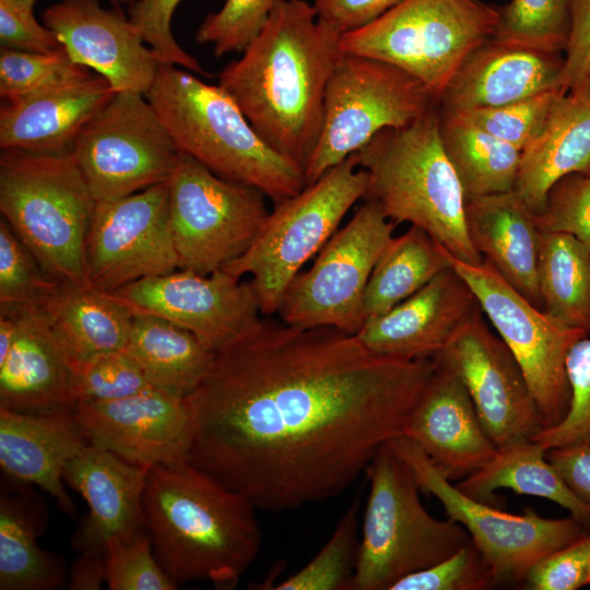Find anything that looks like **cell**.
Listing matches in <instances>:
<instances>
[{
    "label": "cell",
    "mask_w": 590,
    "mask_h": 590,
    "mask_svg": "<svg viewBox=\"0 0 590 590\" xmlns=\"http://www.w3.org/2000/svg\"><path fill=\"white\" fill-rule=\"evenodd\" d=\"M71 154L95 200L105 201L169 180L180 152L144 94L117 92L78 134Z\"/></svg>",
    "instance_id": "obj_15"
},
{
    "label": "cell",
    "mask_w": 590,
    "mask_h": 590,
    "mask_svg": "<svg viewBox=\"0 0 590 590\" xmlns=\"http://www.w3.org/2000/svg\"><path fill=\"white\" fill-rule=\"evenodd\" d=\"M465 225L475 250L512 287L542 308L538 284L541 231L535 214L515 191L465 202Z\"/></svg>",
    "instance_id": "obj_28"
},
{
    "label": "cell",
    "mask_w": 590,
    "mask_h": 590,
    "mask_svg": "<svg viewBox=\"0 0 590 590\" xmlns=\"http://www.w3.org/2000/svg\"><path fill=\"white\" fill-rule=\"evenodd\" d=\"M341 36L307 1L279 0L241 57L217 76L259 137L303 170L321 133Z\"/></svg>",
    "instance_id": "obj_2"
},
{
    "label": "cell",
    "mask_w": 590,
    "mask_h": 590,
    "mask_svg": "<svg viewBox=\"0 0 590 590\" xmlns=\"http://www.w3.org/2000/svg\"><path fill=\"white\" fill-rule=\"evenodd\" d=\"M570 388L569 408L556 425L533 438L546 450L571 445L590 446V335L577 341L566 359Z\"/></svg>",
    "instance_id": "obj_43"
},
{
    "label": "cell",
    "mask_w": 590,
    "mask_h": 590,
    "mask_svg": "<svg viewBox=\"0 0 590 590\" xmlns=\"http://www.w3.org/2000/svg\"><path fill=\"white\" fill-rule=\"evenodd\" d=\"M34 255L0 219V306H40L59 287Z\"/></svg>",
    "instance_id": "obj_40"
},
{
    "label": "cell",
    "mask_w": 590,
    "mask_h": 590,
    "mask_svg": "<svg viewBox=\"0 0 590 590\" xmlns=\"http://www.w3.org/2000/svg\"><path fill=\"white\" fill-rule=\"evenodd\" d=\"M432 358L462 381L497 448L533 439L543 428L520 365L504 341L488 329L481 308Z\"/></svg>",
    "instance_id": "obj_17"
},
{
    "label": "cell",
    "mask_w": 590,
    "mask_h": 590,
    "mask_svg": "<svg viewBox=\"0 0 590 590\" xmlns=\"http://www.w3.org/2000/svg\"><path fill=\"white\" fill-rule=\"evenodd\" d=\"M87 442L72 409L28 413L0 408L2 472L19 485L40 487L70 515L75 506L63 486V471Z\"/></svg>",
    "instance_id": "obj_26"
},
{
    "label": "cell",
    "mask_w": 590,
    "mask_h": 590,
    "mask_svg": "<svg viewBox=\"0 0 590 590\" xmlns=\"http://www.w3.org/2000/svg\"><path fill=\"white\" fill-rule=\"evenodd\" d=\"M0 43L11 49L50 54L63 49L56 35L35 19L33 8L0 0Z\"/></svg>",
    "instance_id": "obj_50"
},
{
    "label": "cell",
    "mask_w": 590,
    "mask_h": 590,
    "mask_svg": "<svg viewBox=\"0 0 590 590\" xmlns=\"http://www.w3.org/2000/svg\"><path fill=\"white\" fill-rule=\"evenodd\" d=\"M125 352L153 387L182 398L202 382L216 354L190 331L144 314H134Z\"/></svg>",
    "instance_id": "obj_33"
},
{
    "label": "cell",
    "mask_w": 590,
    "mask_h": 590,
    "mask_svg": "<svg viewBox=\"0 0 590 590\" xmlns=\"http://www.w3.org/2000/svg\"><path fill=\"white\" fill-rule=\"evenodd\" d=\"M538 441L527 439L498 447L476 472L456 485L464 494L496 506L500 488L551 500L590 529V507L580 502L565 484Z\"/></svg>",
    "instance_id": "obj_32"
},
{
    "label": "cell",
    "mask_w": 590,
    "mask_h": 590,
    "mask_svg": "<svg viewBox=\"0 0 590 590\" xmlns=\"http://www.w3.org/2000/svg\"><path fill=\"white\" fill-rule=\"evenodd\" d=\"M73 373L74 404L118 400L155 388L125 350L78 363Z\"/></svg>",
    "instance_id": "obj_42"
},
{
    "label": "cell",
    "mask_w": 590,
    "mask_h": 590,
    "mask_svg": "<svg viewBox=\"0 0 590 590\" xmlns=\"http://www.w3.org/2000/svg\"><path fill=\"white\" fill-rule=\"evenodd\" d=\"M145 96L179 152L215 175L255 187L274 204L306 186L303 168L269 146L219 84L161 63Z\"/></svg>",
    "instance_id": "obj_4"
},
{
    "label": "cell",
    "mask_w": 590,
    "mask_h": 590,
    "mask_svg": "<svg viewBox=\"0 0 590 590\" xmlns=\"http://www.w3.org/2000/svg\"><path fill=\"white\" fill-rule=\"evenodd\" d=\"M394 227L379 205L366 199L320 249L311 268L291 283L278 311L284 323L356 334L366 322L367 283Z\"/></svg>",
    "instance_id": "obj_14"
},
{
    "label": "cell",
    "mask_w": 590,
    "mask_h": 590,
    "mask_svg": "<svg viewBox=\"0 0 590 590\" xmlns=\"http://www.w3.org/2000/svg\"><path fill=\"white\" fill-rule=\"evenodd\" d=\"M571 23L558 86L566 92L590 78V0H570Z\"/></svg>",
    "instance_id": "obj_51"
},
{
    "label": "cell",
    "mask_w": 590,
    "mask_h": 590,
    "mask_svg": "<svg viewBox=\"0 0 590 590\" xmlns=\"http://www.w3.org/2000/svg\"><path fill=\"white\" fill-rule=\"evenodd\" d=\"M497 19L498 8L480 0H404L343 34L340 45L402 69L438 103L468 57L493 36Z\"/></svg>",
    "instance_id": "obj_9"
},
{
    "label": "cell",
    "mask_w": 590,
    "mask_h": 590,
    "mask_svg": "<svg viewBox=\"0 0 590 590\" xmlns=\"http://www.w3.org/2000/svg\"><path fill=\"white\" fill-rule=\"evenodd\" d=\"M493 585L489 568L471 540L439 563L405 576L391 590H484Z\"/></svg>",
    "instance_id": "obj_46"
},
{
    "label": "cell",
    "mask_w": 590,
    "mask_h": 590,
    "mask_svg": "<svg viewBox=\"0 0 590 590\" xmlns=\"http://www.w3.org/2000/svg\"><path fill=\"white\" fill-rule=\"evenodd\" d=\"M538 284L545 312L590 335V247L571 234L541 231Z\"/></svg>",
    "instance_id": "obj_36"
},
{
    "label": "cell",
    "mask_w": 590,
    "mask_h": 590,
    "mask_svg": "<svg viewBox=\"0 0 590 590\" xmlns=\"http://www.w3.org/2000/svg\"><path fill=\"white\" fill-rule=\"evenodd\" d=\"M357 511L354 502L338 522L331 538L300 570L273 589L341 590L347 589L357 558Z\"/></svg>",
    "instance_id": "obj_39"
},
{
    "label": "cell",
    "mask_w": 590,
    "mask_h": 590,
    "mask_svg": "<svg viewBox=\"0 0 590 590\" xmlns=\"http://www.w3.org/2000/svg\"><path fill=\"white\" fill-rule=\"evenodd\" d=\"M178 269L169 222V180L97 201L85 245V282L113 293Z\"/></svg>",
    "instance_id": "obj_16"
},
{
    "label": "cell",
    "mask_w": 590,
    "mask_h": 590,
    "mask_svg": "<svg viewBox=\"0 0 590 590\" xmlns=\"http://www.w3.org/2000/svg\"><path fill=\"white\" fill-rule=\"evenodd\" d=\"M560 52L491 37L461 66L438 101L446 110L495 107L559 87Z\"/></svg>",
    "instance_id": "obj_25"
},
{
    "label": "cell",
    "mask_w": 590,
    "mask_h": 590,
    "mask_svg": "<svg viewBox=\"0 0 590 590\" xmlns=\"http://www.w3.org/2000/svg\"><path fill=\"white\" fill-rule=\"evenodd\" d=\"M150 469L91 442L67 463L64 480L88 506L71 541L76 552L105 554L111 540H130L145 529L143 493Z\"/></svg>",
    "instance_id": "obj_23"
},
{
    "label": "cell",
    "mask_w": 590,
    "mask_h": 590,
    "mask_svg": "<svg viewBox=\"0 0 590 590\" xmlns=\"http://www.w3.org/2000/svg\"><path fill=\"white\" fill-rule=\"evenodd\" d=\"M255 187L222 178L181 153L169 179V222L178 269L211 274L241 256L270 212Z\"/></svg>",
    "instance_id": "obj_12"
},
{
    "label": "cell",
    "mask_w": 590,
    "mask_h": 590,
    "mask_svg": "<svg viewBox=\"0 0 590 590\" xmlns=\"http://www.w3.org/2000/svg\"><path fill=\"white\" fill-rule=\"evenodd\" d=\"M590 172V78L555 103L540 134L521 151L514 190L540 214L563 177Z\"/></svg>",
    "instance_id": "obj_29"
},
{
    "label": "cell",
    "mask_w": 590,
    "mask_h": 590,
    "mask_svg": "<svg viewBox=\"0 0 590 590\" xmlns=\"http://www.w3.org/2000/svg\"><path fill=\"white\" fill-rule=\"evenodd\" d=\"M590 532L548 554L527 574L526 586L531 590H577L589 585Z\"/></svg>",
    "instance_id": "obj_49"
},
{
    "label": "cell",
    "mask_w": 590,
    "mask_h": 590,
    "mask_svg": "<svg viewBox=\"0 0 590 590\" xmlns=\"http://www.w3.org/2000/svg\"><path fill=\"white\" fill-rule=\"evenodd\" d=\"M93 73L74 62L67 51L30 52L0 49V95L2 101L31 96L57 86L86 79Z\"/></svg>",
    "instance_id": "obj_38"
},
{
    "label": "cell",
    "mask_w": 590,
    "mask_h": 590,
    "mask_svg": "<svg viewBox=\"0 0 590 590\" xmlns=\"http://www.w3.org/2000/svg\"><path fill=\"white\" fill-rule=\"evenodd\" d=\"M402 435L450 481L476 472L497 449L462 381L438 364L410 411Z\"/></svg>",
    "instance_id": "obj_22"
},
{
    "label": "cell",
    "mask_w": 590,
    "mask_h": 590,
    "mask_svg": "<svg viewBox=\"0 0 590 590\" xmlns=\"http://www.w3.org/2000/svg\"><path fill=\"white\" fill-rule=\"evenodd\" d=\"M367 187L368 174L353 153L297 194L274 204L251 246L222 270L237 279L250 274L260 312H278L302 267L365 198Z\"/></svg>",
    "instance_id": "obj_8"
},
{
    "label": "cell",
    "mask_w": 590,
    "mask_h": 590,
    "mask_svg": "<svg viewBox=\"0 0 590 590\" xmlns=\"http://www.w3.org/2000/svg\"><path fill=\"white\" fill-rule=\"evenodd\" d=\"M480 308L459 273L444 270L356 333L371 352L405 361L434 357Z\"/></svg>",
    "instance_id": "obj_21"
},
{
    "label": "cell",
    "mask_w": 590,
    "mask_h": 590,
    "mask_svg": "<svg viewBox=\"0 0 590 590\" xmlns=\"http://www.w3.org/2000/svg\"><path fill=\"white\" fill-rule=\"evenodd\" d=\"M369 493L347 590H391L402 578L449 557L471 541L467 530L434 518L408 463L388 445L366 471Z\"/></svg>",
    "instance_id": "obj_7"
},
{
    "label": "cell",
    "mask_w": 590,
    "mask_h": 590,
    "mask_svg": "<svg viewBox=\"0 0 590 590\" xmlns=\"http://www.w3.org/2000/svg\"><path fill=\"white\" fill-rule=\"evenodd\" d=\"M38 307L73 366L127 346L134 314L110 293L61 282Z\"/></svg>",
    "instance_id": "obj_30"
},
{
    "label": "cell",
    "mask_w": 590,
    "mask_h": 590,
    "mask_svg": "<svg viewBox=\"0 0 590 590\" xmlns=\"http://www.w3.org/2000/svg\"><path fill=\"white\" fill-rule=\"evenodd\" d=\"M439 111L440 139L465 202L514 190L521 151L475 126L459 113Z\"/></svg>",
    "instance_id": "obj_34"
},
{
    "label": "cell",
    "mask_w": 590,
    "mask_h": 590,
    "mask_svg": "<svg viewBox=\"0 0 590 590\" xmlns=\"http://www.w3.org/2000/svg\"><path fill=\"white\" fill-rule=\"evenodd\" d=\"M388 445L412 469L421 491L436 497L447 518L467 530L494 585L524 581L535 563L588 531L570 515L551 519L531 508L512 515L474 499L453 485L406 436H398Z\"/></svg>",
    "instance_id": "obj_11"
},
{
    "label": "cell",
    "mask_w": 590,
    "mask_h": 590,
    "mask_svg": "<svg viewBox=\"0 0 590 590\" xmlns=\"http://www.w3.org/2000/svg\"><path fill=\"white\" fill-rule=\"evenodd\" d=\"M589 585H590V577H589Z\"/></svg>",
    "instance_id": "obj_57"
},
{
    "label": "cell",
    "mask_w": 590,
    "mask_h": 590,
    "mask_svg": "<svg viewBox=\"0 0 590 590\" xmlns=\"http://www.w3.org/2000/svg\"><path fill=\"white\" fill-rule=\"evenodd\" d=\"M404 0H312L320 22L340 35L364 27Z\"/></svg>",
    "instance_id": "obj_52"
},
{
    "label": "cell",
    "mask_w": 590,
    "mask_h": 590,
    "mask_svg": "<svg viewBox=\"0 0 590 590\" xmlns=\"http://www.w3.org/2000/svg\"><path fill=\"white\" fill-rule=\"evenodd\" d=\"M22 5H25V7H28V8H34V4L36 2V0H13Z\"/></svg>",
    "instance_id": "obj_55"
},
{
    "label": "cell",
    "mask_w": 590,
    "mask_h": 590,
    "mask_svg": "<svg viewBox=\"0 0 590 590\" xmlns=\"http://www.w3.org/2000/svg\"><path fill=\"white\" fill-rule=\"evenodd\" d=\"M437 105L426 86L402 69L343 52L326 88L321 133L304 170L306 185L380 131L410 125Z\"/></svg>",
    "instance_id": "obj_10"
},
{
    "label": "cell",
    "mask_w": 590,
    "mask_h": 590,
    "mask_svg": "<svg viewBox=\"0 0 590 590\" xmlns=\"http://www.w3.org/2000/svg\"><path fill=\"white\" fill-rule=\"evenodd\" d=\"M17 320L0 362V408L28 413L72 409L73 364L38 306H0Z\"/></svg>",
    "instance_id": "obj_24"
},
{
    "label": "cell",
    "mask_w": 590,
    "mask_h": 590,
    "mask_svg": "<svg viewBox=\"0 0 590 590\" xmlns=\"http://www.w3.org/2000/svg\"><path fill=\"white\" fill-rule=\"evenodd\" d=\"M535 220L540 231L568 233L590 247V172L559 179Z\"/></svg>",
    "instance_id": "obj_47"
},
{
    "label": "cell",
    "mask_w": 590,
    "mask_h": 590,
    "mask_svg": "<svg viewBox=\"0 0 590 590\" xmlns=\"http://www.w3.org/2000/svg\"><path fill=\"white\" fill-rule=\"evenodd\" d=\"M46 522L45 505L35 493L20 488L1 495V590H56L67 585L63 562L36 542Z\"/></svg>",
    "instance_id": "obj_31"
},
{
    "label": "cell",
    "mask_w": 590,
    "mask_h": 590,
    "mask_svg": "<svg viewBox=\"0 0 590 590\" xmlns=\"http://www.w3.org/2000/svg\"><path fill=\"white\" fill-rule=\"evenodd\" d=\"M279 0H226L205 16L196 40L210 44L215 57L241 52L262 31Z\"/></svg>",
    "instance_id": "obj_45"
},
{
    "label": "cell",
    "mask_w": 590,
    "mask_h": 590,
    "mask_svg": "<svg viewBox=\"0 0 590 590\" xmlns=\"http://www.w3.org/2000/svg\"><path fill=\"white\" fill-rule=\"evenodd\" d=\"M435 368L376 354L337 328L260 321L185 398L188 462L256 508L331 498L403 434Z\"/></svg>",
    "instance_id": "obj_1"
},
{
    "label": "cell",
    "mask_w": 590,
    "mask_h": 590,
    "mask_svg": "<svg viewBox=\"0 0 590 590\" xmlns=\"http://www.w3.org/2000/svg\"><path fill=\"white\" fill-rule=\"evenodd\" d=\"M564 93L565 90L554 87L500 106L451 111L523 151L540 134L553 106Z\"/></svg>",
    "instance_id": "obj_41"
},
{
    "label": "cell",
    "mask_w": 590,
    "mask_h": 590,
    "mask_svg": "<svg viewBox=\"0 0 590 590\" xmlns=\"http://www.w3.org/2000/svg\"><path fill=\"white\" fill-rule=\"evenodd\" d=\"M450 267L445 248L424 229L411 225L392 236L366 286V321L387 312Z\"/></svg>",
    "instance_id": "obj_35"
},
{
    "label": "cell",
    "mask_w": 590,
    "mask_h": 590,
    "mask_svg": "<svg viewBox=\"0 0 590 590\" xmlns=\"http://www.w3.org/2000/svg\"><path fill=\"white\" fill-rule=\"evenodd\" d=\"M256 507L188 461L155 465L143 493L145 529L164 571L179 586L234 588L256 559Z\"/></svg>",
    "instance_id": "obj_3"
},
{
    "label": "cell",
    "mask_w": 590,
    "mask_h": 590,
    "mask_svg": "<svg viewBox=\"0 0 590 590\" xmlns=\"http://www.w3.org/2000/svg\"><path fill=\"white\" fill-rule=\"evenodd\" d=\"M181 1L135 0L129 7L128 17L161 63L182 67L196 74L211 76L194 57L180 47L173 35V14Z\"/></svg>",
    "instance_id": "obj_48"
},
{
    "label": "cell",
    "mask_w": 590,
    "mask_h": 590,
    "mask_svg": "<svg viewBox=\"0 0 590 590\" xmlns=\"http://www.w3.org/2000/svg\"><path fill=\"white\" fill-rule=\"evenodd\" d=\"M110 294L133 314L156 316L190 331L215 353L261 321L251 282H241L222 269L206 275L177 269Z\"/></svg>",
    "instance_id": "obj_18"
},
{
    "label": "cell",
    "mask_w": 590,
    "mask_h": 590,
    "mask_svg": "<svg viewBox=\"0 0 590 590\" xmlns=\"http://www.w3.org/2000/svg\"><path fill=\"white\" fill-rule=\"evenodd\" d=\"M111 590H174L178 585L160 565L146 529L130 540H111L105 552Z\"/></svg>",
    "instance_id": "obj_44"
},
{
    "label": "cell",
    "mask_w": 590,
    "mask_h": 590,
    "mask_svg": "<svg viewBox=\"0 0 590 590\" xmlns=\"http://www.w3.org/2000/svg\"><path fill=\"white\" fill-rule=\"evenodd\" d=\"M73 415L88 442L141 467L188 461L186 399L157 388L118 400L78 402Z\"/></svg>",
    "instance_id": "obj_19"
},
{
    "label": "cell",
    "mask_w": 590,
    "mask_h": 590,
    "mask_svg": "<svg viewBox=\"0 0 590 590\" xmlns=\"http://www.w3.org/2000/svg\"><path fill=\"white\" fill-rule=\"evenodd\" d=\"M96 202L71 151L1 150V217L52 279L86 283L85 245Z\"/></svg>",
    "instance_id": "obj_6"
},
{
    "label": "cell",
    "mask_w": 590,
    "mask_h": 590,
    "mask_svg": "<svg viewBox=\"0 0 590 590\" xmlns=\"http://www.w3.org/2000/svg\"><path fill=\"white\" fill-rule=\"evenodd\" d=\"M99 74L31 96L3 101L0 108L1 150L71 151L85 125L115 95Z\"/></svg>",
    "instance_id": "obj_27"
},
{
    "label": "cell",
    "mask_w": 590,
    "mask_h": 590,
    "mask_svg": "<svg viewBox=\"0 0 590 590\" xmlns=\"http://www.w3.org/2000/svg\"><path fill=\"white\" fill-rule=\"evenodd\" d=\"M546 457L573 494L590 507V446L552 448Z\"/></svg>",
    "instance_id": "obj_53"
},
{
    "label": "cell",
    "mask_w": 590,
    "mask_h": 590,
    "mask_svg": "<svg viewBox=\"0 0 590 590\" xmlns=\"http://www.w3.org/2000/svg\"><path fill=\"white\" fill-rule=\"evenodd\" d=\"M570 23V0H510L498 7L492 37L560 52L566 48Z\"/></svg>",
    "instance_id": "obj_37"
},
{
    "label": "cell",
    "mask_w": 590,
    "mask_h": 590,
    "mask_svg": "<svg viewBox=\"0 0 590 590\" xmlns=\"http://www.w3.org/2000/svg\"><path fill=\"white\" fill-rule=\"evenodd\" d=\"M43 24L70 58L105 78L117 92L146 94L161 62L120 8L98 0H59L43 13Z\"/></svg>",
    "instance_id": "obj_20"
},
{
    "label": "cell",
    "mask_w": 590,
    "mask_h": 590,
    "mask_svg": "<svg viewBox=\"0 0 590 590\" xmlns=\"http://www.w3.org/2000/svg\"><path fill=\"white\" fill-rule=\"evenodd\" d=\"M445 252L451 268L467 282L481 310L520 365L542 427L556 425L565 417L570 401L567 355L571 346L588 334L533 305L485 260L471 264L455 258L447 249Z\"/></svg>",
    "instance_id": "obj_13"
},
{
    "label": "cell",
    "mask_w": 590,
    "mask_h": 590,
    "mask_svg": "<svg viewBox=\"0 0 590 590\" xmlns=\"http://www.w3.org/2000/svg\"><path fill=\"white\" fill-rule=\"evenodd\" d=\"M111 3L114 4H121V3H129L131 4L132 2H134L135 0H109Z\"/></svg>",
    "instance_id": "obj_56"
},
{
    "label": "cell",
    "mask_w": 590,
    "mask_h": 590,
    "mask_svg": "<svg viewBox=\"0 0 590 590\" xmlns=\"http://www.w3.org/2000/svg\"><path fill=\"white\" fill-rule=\"evenodd\" d=\"M106 582L105 554L80 552L68 570L67 586L71 590H98Z\"/></svg>",
    "instance_id": "obj_54"
},
{
    "label": "cell",
    "mask_w": 590,
    "mask_h": 590,
    "mask_svg": "<svg viewBox=\"0 0 590 590\" xmlns=\"http://www.w3.org/2000/svg\"><path fill=\"white\" fill-rule=\"evenodd\" d=\"M357 154L368 174L365 200L396 224L424 229L455 258L483 261L468 236L465 198L441 143L438 105L410 125L380 131Z\"/></svg>",
    "instance_id": "obj_5"
}]
</instances>
